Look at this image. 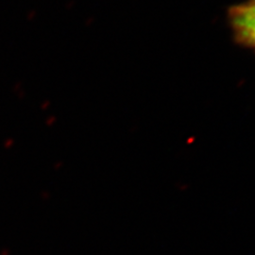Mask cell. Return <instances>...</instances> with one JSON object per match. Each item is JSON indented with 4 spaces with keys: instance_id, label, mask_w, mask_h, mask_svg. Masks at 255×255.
Masks as SVG:
<instances>
[{
    "instance_id": "1",
    "label": "cell",
    "mask_w": 255,
    "mask_h": 255,
    "mask_svg": "<svg viewBox=\"0 0 255 255\" xmlns=\"http://www.w3.org/2000/svg\"><path fill=\"white\" fill-rule=\"evenodd\" d=\"M230 19L239 40L255 47V0L233 7Z\"/></svg>"
}]
</instances>
